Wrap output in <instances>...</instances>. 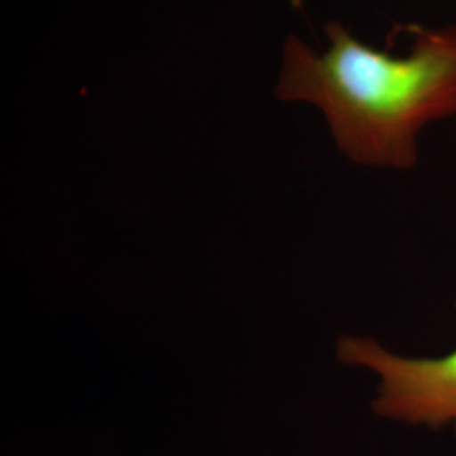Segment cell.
Wrapping results in <instances>:
<instances>
[{"mask_svg": "<svg viewBox=\"0 0 456 456\" xmlns=\"http://www.w3.org/2000/svg\"><path fill=\"white\" fill-rule=\"evenodd\" d=\"M325 33V51L288 37L276 97L320 109L355 163L416 166L419 132L456 115V24L419 29L399 58L363 45L337 20Z\"/></svg>", "mask_w": 456, "mask_h": 456, "instance_id": "6da1fadb", "label": "cell"}, {"mask_svg": "<svg viewBox=\"0 0 456 456\" xmlns=\"http://www.w3.org/2000/svg\"><path fill=\"white\" fill-rule=\"evenodd\" d=\"M338 357L380 375L379 414L433 428L456 426V350L441 359H404L370 338L343 337Z\"/></svg>", "mask_w": 456, "mask_h": 456, "instance_id": "7a4b0ae2", "label": "cell"}]
</instances>
